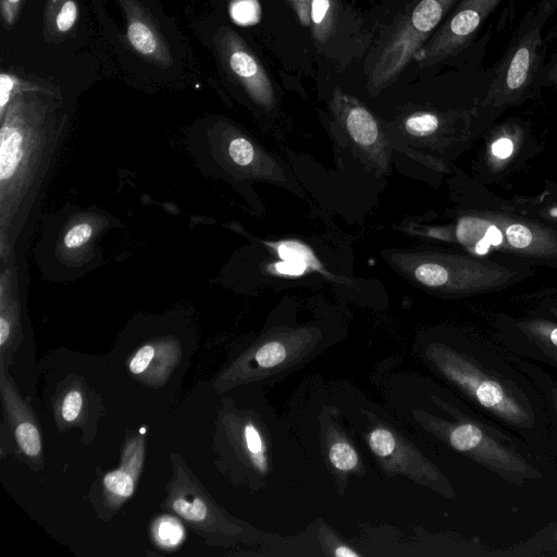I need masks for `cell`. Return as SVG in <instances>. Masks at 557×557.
I'll return each instance as SVG.
<instances>
[{
    "instance_id": "11",
    "label": "cell",
    "mask_w": 557,
    "mask_h": 557,
    "mask_svg": "<svg viewBox=\"0 0 557 557\" xmlns=\"http://www.w3.org/2000/svg\"><path fill=\"white\" fill-rule=\"evenodd\" d=\"M170 488L169 506L186 521L199 525L202 530L219 528L221 518L211 505L208 496L182 471Z\"/></svg>"
},
{
    "instance_id": "16",
    "label": "cell",
    "mask_w": 557,
    "mask_h": 557,
    "mask_svg": "<svg viewBox=\"0 0 557 557\" xmlns=\"http://www.w3.org/2000/svg\"><path fill=\"white\" fill-rule=\"evenodd\" d=\"M513 363L530 379L541 394L548 423L547 447L557 458V377L539 363L508 354Z\"/></svg>"
},
{
    "instance_id": "23",
    "label": "cell",
    "mask_w": 557,
    "mask_h": 557,
    "mask_svg": "<svg viewBox=\"0 0 557 557\" xmlns=\"http://www.w3.org/2000/svg\"><path fill=\"white\" fill-rule=\"evenodd\" d=\"M332 467L342 472H350L359 465V456L351 444L344 440L333 442L327 450Z\"/></svg>"
},
{
    "instance_id": "21",
    "label": "cell",
    "mask_w": 557,
    "mask_h": 557,
    "mask_svg": "<svg viewBox=\"0 0 557 557\" xmlns=\"http://www.w3.org/2000/svg\"><path fill=\"white\" fill-rule=\"evenodd\" d=\"M240 442L252 467L264 474L268 471L267 445L261 432L251 421L243 425Z\"/></svg>"
},
{
    "instance_id": "19",
    "label": "cell",
    "mask_w": 557,
    "mask_h": 557,
    "mask_svg": "<svg viewBox=\"0 0 557 557\" xmlns=\"http://www.w3.org/2000/svg\"><path fill=\"white\" fill-rule=\"evenodd\" d=\"M337 12V0H311L310 29L317 44H325L333 36Z\"/></svg>"
},
{
    "instance_id": "31",
    "label": "cell",
    "mask_w": 557,
    "mask_h": 557,
    "mask_svg": "<svg viewBox=\"0 0 557 557\" xmlns=\"http://www.w3.org/2000/svg\"><path fill=\"white\" fill-rule=\"evenodd\" d=\"M77 17V5L74 1L67 0L57 15V27L60 32H67Z\"/></svg>"
},
{
    "instance_id": "13",
    "label": "cell",
    "mask_w": 557,
    "mask_h": 557,
    "mask_svg": "<svg viewBox=\"0 0 557 557\" xmlns=\"http://www.w3.org/2000/svg\"><path fill=\"white\" fill-rule=\"evenodd\" d=\"M228 65L255 101L264 107L273 106V86L265 70L255 54L245 48L239 40H232Z\"/></svg>"
},
{
    "instance_id": "5",
    "label": "cell",
    "mask_w": 557,
    "mask_h": 557,
    "mask_svg": "<svg viewBox=\"0 0 557 557\" xmlns=\"http://www.w3.org/2000/svg\"><path fill=\"white\" fill-rule=\"evenodd\" d=\"M458 1L418 0L397 16L370 67L367 87L372 95L396 81Z\"/></svg>"
},
{
    "instance_id": "37",
    "label": "cell",
    "mask_w": 557,
    "mask_h": 557,
    "mask_svg": "<svg viewBox=\"0 0 557 557\" xmlns=\"http://www.w3.org/2000/svg\"><path fill=\"white\" fill-rule=\"evenodd\" d=\"M548 311L557 320V307H550Z\"/></svg>"
},
{
    "instance_id": "17",
    "label": "cell",
    "mask_w": 557,
    "mask_h": 557,
    "mask_svg": "<svg viewBox=\"0 0 557 557\" xmlns=\"http://www.w3.org/2000/svg\"><path fill=\"white\" fill-rule=\"evenodd\" d=\"M178 351L174 345L166 343L147 344L140 347L128 362L129 371L150 382L163 381L165 374L173 368L178 359Z\"/></svg>"
},
{
    "instance_id": "34",
    "label": "cell",
    "mask_w": 557,
    "mask_h": 557,
    "mask_svg": "<svg viewBox=\"0 0 557 557\" xmlns=\"http://www.w3.org/2000/svg\"><path fill=\"white\" fill-rule=\"evenodd\" d=\"M299 23L304 27H310V7L311 0H289Z\"/></svg>"
},
{
    "instance_id": "8",
    "label": "cell",
    "mask_w": 557,
    "mask_h": 557,
    "mask_svg": "<svg viewBox=\"0 0 557 557\" xmlns=\"http://www.w3.org/2000/svg\"><path fill=\"white\" fill-rule=\"evenodd\" d=\"M366 438L372 453L388 471L406 473L445 497H455L453 486L441 470L391 429L377 425Z\"/></svg>"
},
{
    "instance_id": "15",
    "label": "cell",
    "mask_w": 557,
    "mask_h": 557,
    "mask_svg": "<svg viewBox=\"0 0 557 557\" xmlns=\"http://www.w3.org/2000/svg\"><path fill=\"white\" fill-rule=\"evenodd\" d=\"M299 347L300 342L294 344L292 338L268 339L247 352L232 369L249 368V371H256L257 374L274 372L298 358L301 349Z\"/></svg>"
},
{
    "instance_id": "36",
    "label": "cell",
    "mask_w": 557,
    "mask_h": 557,
    "mask_svg": "<svg viewBox=\"0 0 557 557\" xmlns=\"http://www.w3.org/2000/svg\"><path fill=\"white\" fill-rule=\"evenodd\" d=\"M333 555L336 557H359L360 555L349 546L344 544L336 545L333 549Z\"/></svg>"
},
{
    "instance_id": "9",
    "label": "cell",
    "mask_w": 557,
    "mask_h": 557,
    "mask_svg": "<svg viewBox=\"0 0 557 557\" xmlns=\"http://www.w3.org/2000/svg\"><path fill=\"white\" fill-rule=\"evenodd\" d=\"M497 337L508 354L557 369V320L554 317L503 319L497 325Z\"/></svg>"
},
{
    "instance_id": "35",
    "label": "cell",
    "mask_w": 557,
    "mask_h": 557,
    "mask_svg": "<svg viewBox=\"0 0 557 557\" xmlns=\"http://www.w3.org/2000/svg\"><path fill=\"white\" fill-rule=\"evenodd\" d=\"M13 86H14L13 79L9 75L2 73L0 75V108H1V111H3L5 104L8 103L9 99H10V95L13 89Z\"/></svg>"
},
{
    "instance_id": "7",
    "label": "cell",
    "mask_w": 557,
    "mask_h": 557,
    "mask_svg": "<svg viewBox=\"0 0 557 557\" xmlns=\"http://www.w3.org/2000/svg\"><path fill=\"white\" fill-rule=\"evenodd\" d=\"M504 0H460L428 41L416 52L418 67L432 66L465 49Z\"/></svg>"
},
{
    "instance_id": "25",
    "label": "cell",
    "mask_w": 557,
    "mask_h": 557,
    "mask_svg": "<svg viewBox=\"0 0 557 557\" xmlns=\"http://www.w3.org/2000/svg\"><path fill=\"white\" fill-rule=\"evenodd\" d=\"M442 124L437 114L419 112L410 115L405 122L406 131L414 136H429L435 133Z\"/></svg>"
},
{
    "instance_id": "1",
    "label": "cell",
    "mask_w": 557,
    "mask_h": 557,
    "mask_svg": "<svg viewBox=\"0 0 557 557\" xmlns=\"http://www.w3.org/2000/svg\"><path fill=\"white\" fill-rule=\"evenodd\" d=\"M424 355L435 372L483 417L535 449L547 447L543 398L506 350L462 339L432 342Z\"/></svg>"
},
{
    "instance_id": "29",
    "label": "cell",
    "mask_w": 557,
    "mask_h": 557,
    "mask_svg": "<svg viewBox=\"0 0 557 557\" xmlns=\"http://www.w3.org/2000/svg\"><path fill=\"white\" fill-rule=\"evenodd\" d=\"M83 407V397L79 391L71 389L63 397L60 413L64 421L72 422L77 419Z\"/></svg>"
},
{
    "instance_id": "22",
    "label": "cell",
    "mask_w": 557,
    "mask_h": 557,
    "mask_svg": "<svg viewBox=\"0 0 557 557\" xmlns=\"http://www.w3.org/2000/svg\"><path fill=\"white\" fill-rule=\"evenodd\" d=\"M154 542L162 548L172 549L182 544L185 537L183 524L172 516H161L152 524Z\"/></svg>"
},
{
    "instance_id": "4",
    "label": "cell",
    "mask_w": 557,
    "mask_h": 557,
    "mask_svg": "<svg viewBox=\"0 0 557 557\" xmlns=\"http://www.w3.org/2000/svg\"><path fill=\"white\" fill-rule=\"evenodd\" d=\"M453 238L480 257L496 251L557 264V231L518 215L491 211L465 214L453 227Z\"/></svg>"
},
{
    "instance_id": "32",
    "label": "cell",
    "mask_w": 557,
    "mask_h": 557,
    "mask_svg": "<svg viewBox=\"0 0 557 557\" xmlns=\"http://www.w3.org/2000/svg\"><path fill=\"white\" fill-rule=\"evenodd\" d=\"M540 87H554L557 89V51L542 69L540 75Z\"/></svg>"
},
{
    "instance_id": "33",
    "label": "cell",
    "mask_w": 557,
    "mask_h": 557,
    "mask_svg": "<svg viewBox=\"0 0 557 557\" xmlns=\"http://www.w3.org/2000/svg\"><path fill=\"white\" fill-rule=\"evenodd\" d=\"M275 270L284 275H301L307 270L308 267L300 262L289 261V260H283L281 262H276L274 264Z\"/></svg>"
},
{
    "instance_id": "6",
    "label": "cell",
    "mask_w": 557,
    "mask_h": 557,
    "mask_svg": "<svg viewBox=\"0 0 557 557\" xmlns=\"http://www.w3.org/2000/svg\"><path fill=\"white\" fill-rule=\"evenodd\" d=\"M407 272L423 286L449 295L499 290L523 277L521 270L486 258L425 252L405 255Z\"/></svg>"
},
{
    "instance_id": "38",
    "label": "cell",
    "mask_w": 557,
    "mask_h": 557,
    "mask_svg": "<svg viewBox=\"0 0 557 557\" xmlns=\"http://www.w3.org/2000/svg\"><path fill=\"white\" fill-rule=\"evenodd\" d=\"M12 3H17L20 0H9Z\"/></svg>"
},
{
    "instance_id": "27",
    "label": "cell",
    "mask_w": 557,
    "mask_h": 557,
    "mask_svg": "<svg viewBox=\"0 0 557 557\" xmlns=\"http://www.w3.org/2000/svg\"><path fill=\"white\" fill-rule=\"evenodd\" d=\"M278 256L283 260H289L306 264L308 268L315 263L308 247L297 242H283L277 246Z\"/></svg>"
},
{
    "instance_id": "12",
    "label": "cell",
    "mask_w": 557,
    "mask_h": 557,
    "mask_svg": "<svg viewBox=\"0 0 557 557\" xmlns=\"http://www.w3.org/2000/svg\"><path fill=\"white\" fill-rule=\"evenodd\" d=\"M145 455V436L138 434L128 440L122 453L121 466L108 472L102 482L104 496L112 506H120L135 490Z\"/></svg>"
},
{
    "instance_id": "20",
    "label": "cell",
    "mask_w": 557,
    "mask_h": 557,
    "mask_svg": "<svg viewBox=\"0 0 557 557\" xmlns=\"http://www.w3.org/2000/svg\"><path fill=\"white\" fill-rule=\"evenodd\" d=\"M508 549L510 557L557 554V521L548 523L524 542H520Z\"/></svg>"
},
{
    "instance_id": "28",
    "label": "cell",
    "mask_w": 557,
    "mask_h": 557,
    "mask_svg": "<svg viewBox=\"0 0 557 557\" xmlns=\"http://www.w3.org/2000/svg\"><path fill=\"white\" fill-rule=\"evenodd\" d=\"M228 154L237 165L247 166L255 160L256 150L249 140L237 137L230 143Z\"/></svg>"
},
{
    "instance_id": "2",
    "label": "cell",
    "mask_w": 557,
    "mask_h": 557,
    "mask_svg": "<svg viewBox=\"0 0 557 557\" xmlns=\"http://www.w3.org/2000/svg\"><path fill=\"white\" fill-rule=\"evenodd\" d=\"M432 399L448 418L418 412V420L450 448L511 484L521 486L544 478L533 446L467 408L435 395Z\"/></svg>"
},
{
    "instance_id": "26",
    "label": "cell",
    "mask_w": 557,
    "mask_h": 557,
    "mask_svg": "<svg viewBox=\"0 0 557 557\" xmlns=\"http://www.w3.org/2000/svg\"><path fill=\"white\" fill-rule=\"evenodd\" d=\"M232 20L244 26L256 24L260 17V7L257 0H234L230 4Z\"/></svg>"
},
{
    "instance_id": "18",
    "label": "cell",
    "mask_w": 557,
    "mask_h": 557,
    "mask_svg": "<svg viewBox=\"0 0 557 557\" xmlns=\"http://www.w3.org/2000/svg\"><path fill=\"white\" fill-rule=\"evenodd\" d=\"M522 127L516 122H507L498 126L486 146V162L494 170L510 163L520 147Z\"/></svg>"
},
{
    "instance_id": "10",
    "label": "cell",
    "mask_w": 557,
    "mask_h": 557,
    "mask_svg": "<svg viewBox=\"0 0 557 557\" xmlns=\"http://www.w3.org/2000/svg\"><path fill=\"white\" fill-rule=\"evenodd\" d=\"M0 385L2 401L13 426L16 444L28 458H38L42 448L39 430L30 410L7 377L2 359Z\"/></svg>"
},
{
    "instance_id": "3",
    "label": "cell",
    "mask_w": 557,
    "mask_h": 557,
    "mask_svg": "<svg viewBox=\"0 0 557 557\" xmlns=\"http://www.w3.org/2000/svg\"><path fill=\"white\" fill-rule=\"evenodd\" d=\"M557 8V0H539L523 16L494 70L481 109L499 114L520 104L540 86L545 64L544 26Z\"/></svg>"
},
{
    "instance_id": "14",
    "label": "cell",
    "mask_w": 557,
    "mask_h": 557,
    "mask_svg": "<svg viewBox=\"0 0 557 557\" xmlns=\"http://www.w3.org/2000/svg\"><path fill=\"white\" fill-rule=\"evenodd\" d=\"M332 107L357 144L366 148L377 144L379 124L372 113L356 98L336 88L333 91Z\"/></svg>"
},
{
    "instance_id": "30",
    "label": "cell",
    "mask_w": 557,
    "mask_h": 557,
    "mask_svg": "<svg viewBox=\"0 0 557 557\" xmlns=\"http://www.w3.org/2000/svg\"><path fill=\"white\" fill-rule=\"evenodd\" d=\"M92 235V227L88 223L72 226L65 234L63 243L66 248H77L87 243Z\"/></svg>"
},
{
    "instance_id": "24",
    "label": "cell",
    "mask_w": 557,
    "mask_h": 557,
    "mask_svg": "<svg viewBox=\"0 0 557 557\" xmlns=\"http://www.w3.org/2000/svg\"><path fill=\"white\" fill-rule=\"evenodd\" d=\"M131 45L143 54H151L157 49V40L151 29L143 22H133L127 29Z\"/></svg>"
}]
</instances>
